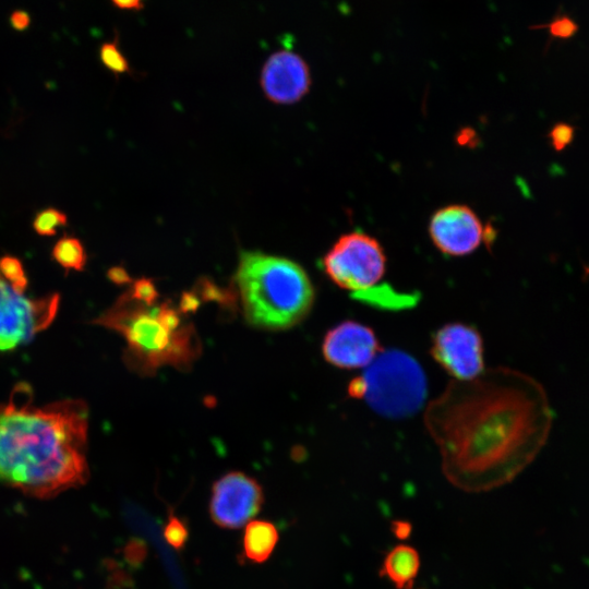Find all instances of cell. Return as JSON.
I'll use <instances>...</instances> for the list:
<instances>
[{"instance_id": "obj_7", "label": "cell", "mask_w": 589, "mask_h": 589, "mask_svg": "<svg viewBox=\"0 0 589 589\" xmlns=\"http://www.w3.org/2000/svg\"><path fill=\"white\" fill-rule=\"evenodd\" d=\"M60 296L29 299L16 292L0 273V350L28 342L48 327L59 306Z\"/></svg>"}, {"instance_id": "obj_20", "label": "cell", "mask_w": 589, "mask_h": 589, "mask_svg": "<svg viewBox=\"0 0 589 589\" xmlns=\"http://www.w3.org/2000/svg\"><path fill=\"white\" fill-rule=\"evenodd\" d=\"M548 27L550 34L557 38H568L577 31V25L567 16L556 17Z\"/></svg>"}, {"instance_id": "obj_3", "label": "cell", "mask_w": 589, "mask_h": 589, "mask_svg": "<svg viewBox=\"0 0 589 589\" xmlns=\"http://www.w3.org/2000/svg\"><path fill=\"white\" fill-rule=\"evenodd\" d=\"M94 322L124 338V361L142 376L165 365L189 370L201 353L193 323L169 300L145 301L127 290Z\"/></svg>"}, {"instance_id": "obj_5", "label": "cell", "mask_w": 589, "mask_h": 589, "mask_svg": "<svg viewBox=\"0 0 589 589\" xmlns=\"http://www.w3.org/2000/svg\"><path fill=\"white\" fill-rule=\"evenodd\" d=\"M426 392V377L418 361L397 349L380 352L348 386L350 397L363 399L378 414L396 419L416 413Z\"/></svg>"}, {"instance_id": "obj_15", "label": "cell", "mask_w": 589, "mask_h": 589, "mask_svg": "<svg viewBox=\"0 0 589 589\" xmlns=\"http://www.w3.org/2000/svg\"><path fill=\"white\" fill-rule=\"evenodd\" d=\"M53 260L65 269L83 271L87 255L81 241L74 237H62L52 249Z\"/></svg>"}, {"instance_id": "obj_12", "label": "cell", "mask_w": 589, "mask_h": 589, "mask_svg": "<svg viewBox=\"0 0 589 589\" xmlns=\"http://www.w3.org/2000/svg\"><path fill=\"white\" fill-rule=\"evenodd\" d=\"M311 72L304 59L289 50L271 55L261 72V86L273 103L287 105L300 100L310 89Z\"/></svg>"}, {"instance_id": "obj_25", "label": "cell", "mask_w": 589, "mask_h": 589, "mask_svg": "<svg viewBox=\"0 0 589 589\" xmlns=\"http://www.w3.org/2000/svg\"><path fill=\"white\" fill-rule=\"evenodd\" d=\"M112 4L121 10H142L143 0H110Z\"/></svg>"}, {"instance_id": "obj_4", "label": "cell", "mask_w": 589, "mask_h": 589, "mask_svg": "<svg viewBox=\"0 0 589 589\" xmlns=\"http://www.w3.org/2000/svg\"><path fill=\"white\" fill-rule=\"evenodd\" d=\"M245 321L253 327L284 330L311 312L315 290L298 263L262 252H242L235 276Z\"/></svg>"}, {"instance_id": "obj_19", "label": "cell", "mask_w": 589, "mask_h": 589, "mask_svg": "<svg viewBox=\"0 0 589 589\" xmlns=\"http://www.w3.org/2000/svg\"><path fill=\"white\" fill-rule=\"evenodd\" d=\"M164 537L169 545L180 550L188 540L189 531L183 520L171 516L164 528Z\"/></svg>"}, {"instance_id": "obj_1", "label": "cell", "mask_w": 589, "mask_h": 589, "mask_svg": "<svg viewBox=\"0 0 589 589\" xmlns=\"http://www.w3.org/2000/svg\"><path fill=\"white\" fill-rule=\"evenodd\" d=\"M553 413L542 385L497 366L469 381L453 380L424 412L445 478L465 492L510 482L548 441Z\"/></svg>"}, {"instance_id": "obj_6", "label": "cell", "mask_w": 589, "mask_h": 589, "mask_svg": "<svg viewBox=\"0 0 589 589\" xmlns=\"http://www.w3.org/2000/svg\"><path fill=\"white\" fill-rule=\"evenodd\" d=\"M327 277L354 298L378 286L386 272V255L380 242L368 233L342 235L323 257Z\"/></svg>"}, {"instance_id": "obj_8", "label": "cell", "mask_w": 589, "mask_h": 589, "mask_svg": "<svg viewBox=\"0 0 589 589\" xmlns=\"http://www.w3.org/2000/svg\"><path fill=\"white\" fill-rule=\"evenodd\" d=\"M433 359L455 380L469 381L484 372V349L480 332L472 325L453 322L432 336Z\"/></svg>"}, {"instance_id": "obj_18", "label": "cell", "mask_w": 589, "mask_h": 589, "mask_svg": "<svg viewBox=\"0 0 589 589\" xmlns=\"http://www.w3.org/2000/svg\"><path fill=\"white\" fill-rule=\"evenodd\" d=\"M101 63L116 75L130 72V65L117 41L104 43L99 49Z\"/></svg>"}, {"instance_id": "obj_24", "label": "cell", "mask_w": 589, "mask_h": 589, "mask_svg": "<svg viewBox=\"0 0 589 589\" xmlns=\"http://www.w3.org/2000/svg\"><path fill=\"white\" fill-rule=\"evenodd\" d=\"M107 276L112 283L117 285L131 284L132 281L129 274L121 266L111 267L107 272Z\"/></svg>"}, {"instance_id": "obj_10", "label": "cell", "mask_w": 589, "mask_h": 589, "mask_svg": "<svg viewBox=\"0 0 589 589\" xmlns=\"http://www.w3.org/2000/svg\"><path fill=\"white\" fill-rule=\"evenodd\" d=\"M486 229L467 205L452 204L437 209L429 223V235L435 248L448 256H465L485 239Z\"/></svg>"}, {"instance_id": "obj_9", "label": "cell", "mask_w": 589, "mask_h": 589, "mask_svg": "<svg viewBox=\"0 0 589 589\" xmlns=\"http://www.w3.org/2000/svg\"><path fill=\"white\" fill-rule=\"evenodd\" d=\"M264 501L260 483L239 471L228 472L212 488L209 515L221 528L237 529L248 524Z\"/></svg>"}, {"instance_id": "obj_16", "label": "cell", "mask_w": 589, "mask_h": 589, "mask_svg": "<svg viewBox=\"0 0 589 589\" xmlns=\"http://www.w3.org/2000/svg\"><path fill=\"white\" fill-rule=\"evenodd\" d=\"M0 273L16 292L24 293L27 288V278L19 259L11 255L1 257Z\"/></svg>"}, {"instance_id": "obj_26", "label": "cell", "mask_w": 589, "mask_h": 589, "mask_svg": "<svg viewBox=\"0 0 589 589\" xmlns=\"http://www.w3.org/2000/svg\"><path fill=\"white\" fill-rule=\"evenodd\" d=\"M420 589H424V588H420Z\"/></svg>"}, {"instance_id": "obj_17", "label": "cell", "mask_w": 589, "mask_h": 589, "mask_svg": "<svg viewBox=\"0 0 589 589\" xmlns=\"http://www.w3.org/2000/svg\"><path fill=\"white\" fill-rule=\"evenodd\" d=\"M67 223L68 217L64 213L50 207L36 215L33 221V228L40 236H53Z\"/></svg>"}, {"instance_id": "obj_23", "label": "cell", "mask_w": 589, "mask_h": 589, "mask_svg": "<svg viewBox=\"0 0 589 589\" xmlns=\"http://www.w3.org/2000/svg\"><path fill=\"white\" fill-rule=\"evenodd\" d=\"M10 24L15 31H24L31 24V16L26 11L16 10L10 15Z\"/></svg>"}, {"instance_id": "obj_14", "label": "cell", "mask_w": 589, "mask_h": 589, "mask_svg": "<svg viewBox=\"0 0 589 589\" xmlns=\"http://www.w3.org/2000/svg\"><path fill=\"white\" fill-rule=\"evenodd\" d=\"M277 528L266 520H252L243 533V554L254 563H263L274 551L278 541Z\"/></svg>"}, {"instance_id": "obj_22", "label": "cell", "mask_w": 589, "mask_h": 589, "mask_svg": "<svg viewBox=\"0 0 589 589\" xmlns=\"http://www.w3.org/2000/svg\"><path fill=\"white\" fill-rule=\"evenodd\" d=\"M389 528H390L392 534L400 541H405L409 539V537L412 533L411 522L405 519L392 520Z\"/></svg>"}, {"instance_id": "obj_13", "label": "cell", "mask_w": 589, "mask_h": 589, "mask_svg": "<svg viewBox=\"0 0 589 589\" xmlns=\"http://www.w3.org/2000/svg\"><path fill=\"white\" fill-rule=\"evenodd\" d=\"M420 567L421 560L417 549L400 543L385 554L378 575L396 589H412Z\"/></svg>"}, {"instance_id": "obj_21", "label": "cell", "mask_w": 589, "mask_h": 589, "mask_svg": "<svg viewBox=\"0 0 589 589\" xmlns=\"http://www.w3.org/2000/svg\"><path fill=\"white\" fill-rule=\"evenodd\" d=\"M553 145L556 149L563 148L573 137V129L568 125H557L551 133Z\"/></svg>"}, {"instance_id": "obj_11", "label": "cell", "mask_w": 589, "mask_h": 589, "mask_svg": "<svg viewBox=\"0 0 589 589\" xmlns=\"http://www.w3.org/2000/svg\"><path fill=\"white\" fill-rule=\"evenodd\" d=\"M380 352L375 332L353 320L335 325L325 334L322 342L324 359L344 370L365 369Z\"/></svg>"}, {"instance_id": "obj_2", "label": "cell", "mask_w": 589, "mask_h": 589, "mask_svg": "<svg viewBox=\"0 0 589 589\" xmlns=\"http://www.w3.org/2000/svg\"><path fill=\"white\" fill-rule=\"evenodd\" d=\"M19 383L0 404V483L46 498L84 484L88 409L80 399L33 406Z\"/></svg>"}]
</instances>
